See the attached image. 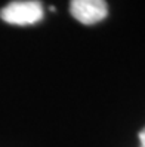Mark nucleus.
<instances>
[{"instance_id": "obj_1", "label": "nucleus", "mask_w": 145, "mask_h": 147, "mask_svg": "<svg viewBox=\"0 0 145 147\" xmlns=\"http://www.w3.org/2000/svg\"><path fill=\"white\" fill-rule=\"evenodd\" d=\"M43 13L39 0H15L0 11V18L12 25H31L41 21Z\"/></svg>"}, {"instance_id": "obj_2", "label": "nucleus", "mask_w": 145, "mask_h": 147, "mask_svg": "<svg viewBox=\"0 0 145 147\" xmlns=\"http://www.w3.org/2000/svg\"><path fill=\"white\" fill-rule=\"evenodd\" d=\"M70 11L79 22L92 25L105 18L108 6L105 0H71Z\"/></svg>"}, {"instance_id": "obj_3", "label": "nucleus", "mask_w": 145, "mask_h": 147, "mask_svg": "<svg viewBox=\"0 0 145 147\" xmlns=\"http://www.w3.org/2000/svg\"><path fill=\"white\" fill-rule=\"evenodd\" d=\"M139 143H141V147H145V128L141 131L139 134Z\"/></svg>"}]
</instances>
